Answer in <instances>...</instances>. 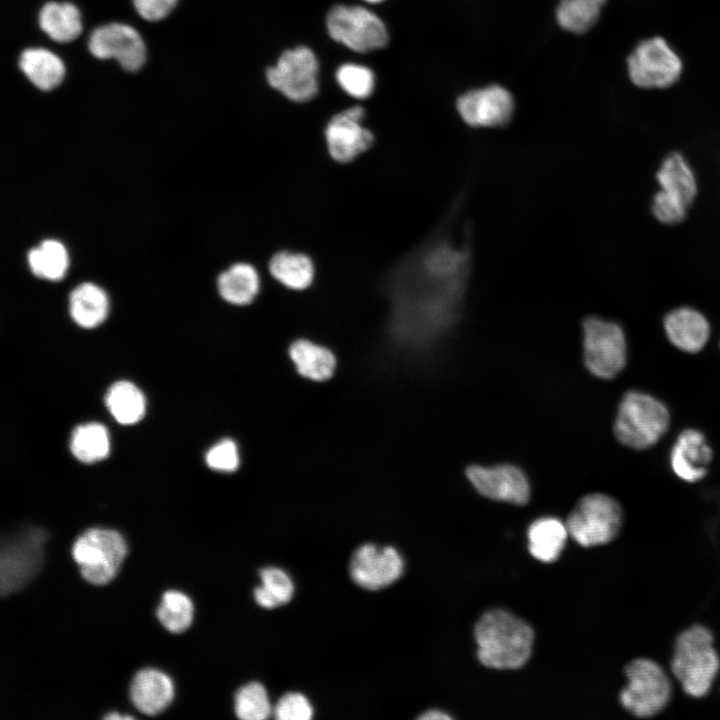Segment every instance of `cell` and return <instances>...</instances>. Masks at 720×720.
<instances>
[{"label": "cell", "mask_w": 720, "mask_h": 720, "mask_svg": "<svg viewBox=\"0 0 720 720\" xmlns=\"http://www.w3.org/2000/svg\"><path fill=\"white\" fill-rule=\"evenodd\" d=\"M461 193L433 232L404 256L388 277L395 327L436 339L460 320L473 267L471 225Z\"/></svg>", "instance_id": "1"}, {"label": "cell", "mask_w": 720, "mask_h": 720, "mask_svg": "<svg viewBox=\"0 0 720 720\" xmlns=\"http://www.w3.org/2000/svg\"><path fill=\"white\" fill-rule=\"evenodd\" d=\"M477 656L493 669H517L532 652L534 633L529 624L505 610L486 612L475 627Z\"/></svg>", "instance_id": "2"}, {"label": "cell", "mask_w": 720, "mask_h": 720, "mask_svg": "<svg viewBox=\"0 0 720 720\" xmlns=\"http://www.w3.org/2000/svg\"><path fill=\"white\" fill-rule=\"evenodd\" d=\"M711 630L695 624L681 632L674 644L671 670L684 692L694 698L708 694L720 669Z\"/></svg>", "instance_id": "3"}, {"label": "cell", "mask_w": 720, "mask_h": 720, "mask_svg": "<svg viewBox=\"0 0 720 720\" xmlns=\"http://www.w3.org/2000/svg\"><path fill=\"white\" fill-rule=\"evenodd\" d=\"M670 422V411L664 402L649 393L630 390L619 402L613 432L622 445L646 450L666 435Z\"/></svg>", "instance_id": "4"}, {"label": "cell", "mask_w": 720, "mask_h": 720, "mask_svg": "<svg viewBox=\"0 0 720 720\" xmlns=\"http://www.w3.org/2000/svg\"><path fill=\"white\" fill-rule=\"evenodd\" d=\"M627 685L619 700L626 711L638 718H648L662 712L672 696L668 674L655 661L636 658L624 669Z\"/></svg>", "instance_id": "5"}, {"label": "cell", "mask_w": 720, "mask_h": 720, "mask_svg": "<svg viewBox=\"0 0 720 720\" xmlns=\"http://www.w3.org/2000/svg\"><path fill=\"white\" fill-rule=\"evenodd\" d=\"M623 521V509L615 498L603 493H590L571 510L566 526L569 536L578 544L593 547L614 540Z\"/></svg>", "instance_id": "6"}, {"label": "cell", "mask_w": 720, "mask_h": 720, "mask_svg": "<svg viewBox=\"0 0 720 720\" xmlns=\"http://www.w3.org/2000/svg\"><path fill=\"white\" fill-rule=\"evenodd\" d=\"M583 359L588 371L609 380L625 368L627 341L622 326L612 320L590 315L582 321Z\"/></svg>", "instance_id": "7"}, {"label": "cell", "mask_w": 720, "mask_h": 720, "mask_svg": "<svg viewBox=\"0 0 720 720\" xmlns=\"http://www.w3.org/2000/svg\"><path fill=\"white\" fill-rule=\"evenodd\" d=\"M127 554L124 538L115 530L91 528L74 542L72 556L80 567L83 578L89 583H109Z\"/></svg>", "instance_id": "8"}, {"label": "cell", "mask_w": 720, "mask_h": 720, "mask_svg": "<svg viewBox=\"0 0 720 720\" xmlns=\"http://www.w3.org/2000/svg\"><path fill=\"white\" fill-rule=\"evenodd\" d=\"M683 70L681 58L668 42L658 36L641 40L627 57L631 82L644 89H665L674 85Z\"/></svg>", "instance_id": "9"}, {"label": "cell", "mask_w": 720, "mask_h": 720, "mask_svg": "<svg viewBox=\"0 0 720 720\" xmlns=\"http://www.w3.org/2000/svg\"><path fill=\"white\" fill-rule=\"evenodd\" d=\"M326 25L333 40L355 52L382 49L389 41L384 22L361 6H334L327 15Z\"/></svg>", "instance_id": "10"}, {"label": "cell", "mask_w": 720, "mask_h": 720, "mask_svg": "<svg viewBox=\"0 0 720 720\" xmlns=\"http://www.w3.org/2000/svg\"><path fill=\"white\" fill-rule=\"evenodd\" d=\"M318 60L311 49L298 46L285 50L276 64L267 68L268 84L287 99L304 103L318 93Z\"/></svg>", "instance_id": "11"}, {"label": "cell", "mask_w": 720, "mask_h": 720, "mask_svg": "<svg viewBox=\"0 0 720 720\" xmlns=\"http://www.w3.org/2000/svg\"><path fill=\"white\" fill-rule=\"evenodd\" d=\"M365 110L359 105L333 115L324 129L327 151L340 164L351 163L374 144V134L363 125Z\"/></svg>", "instance_id": "12"}, {"label": "cell", "mask_w": 720, "mask_h": 720, "mask_svg": "<svg viewBox=\"0 0 720 720\" xmlns=\"http://www.w3.org/2000/svg\"><path fill=\"white\" fill-rule=\"evenodd\" d=\"M456 109L463 122L473 128H497L510 122L514 113L511 93L499 85H490L462 94Z\"/></svg>", "instance_id": "13"}, {"label": "cell", "mask_w": 720, "mask_h": 720, "mask_svg": "<svg viewBox=\"0 0 720 720\" xmlns=\"http://www.w3.org/2000/svg\"><path fill=\"white\" fill-rule=\"evenodd\" d=\"M403 569V559L395 548L378 547L370 543L354 551L349 565L354 583L371 591L394 583L402 575Z\"/></svg>", "instance_id": "14"}, {"label": "cell", "mask_w": 720, "mask_h": 720, "mask_svg": "<svg viewBox=\"0 0 720 720\" xmlns=\"http://www.w3.org/2000/svg\"><path fill=\"white\" fill-rule=\"evenodd\" d=\"M45 534L31 529L4 544L1 553V592L9 594L25 584L38 570Z\"/></svg>", "instance_id": "15"}, {"label": "cell", "mask_w": 720, "mask_h": 720, "mask_svg": "<svg viewBox=\"0 0 720 720\" xmlns=\"http://www.w3.org/2000/svg\"><path fill=\"white\" fill-rule=\"evenodd\" d=\"M88 46L96 58H114L126 71H137L145 62L144 42L140 34L126 24L111 23L94 29Z\"/></svg>", "instance_id": "16"}, {"label": "cell", "mask_w": 720, "mask_h": 720, "mask_svg": "<svg viewBox=\"0 0 720 720\" xmlns=\"http://www.w3.org/2000/svg\"><path fill=\"white\" fill-rule=\"evenodd\" d=\"M466 476L474 488L487 498L516 505L526 504L529 500V481L517 466L471 465L466 469Z\"/></svg>", "instance_id": "17"}, {"label": "cell", "mask_w": 720, "mask_h": 720, "mask_svg": "<svg viewBox=\"0 0 720 720\" xmlns=\"http://www.w3.org/2000/svg\"><path fill=\"white\" fill-rule=\"evenodd\" d=\"M712 460V447L705 434L696 428L681 431L669 454L672 472L687 483H695L705 478Z\"/></svg>", "instance_id": "18"}, {"label": "cell", "mask_w": 720, "mask_h": 720, "mask_svg": "<svg viewBox=\"0 0 720 720\" xmlns=\"http://www.w3.org/2000/svg\"><path fill=\"white\" fill-rule=\"evenodd\" d=\"M663 328L669 342L685 353H698L708 343L711 327L708 319L698 310L682 306L669 311L663 319Z\"/></svg>", "instance_id": "19"}, {"label": "cell", "mask_w": 720, "mask_h": 720, "mask_svg": "<svg viewBox=\"0 0 720 720\" xmlns=\"http://www.w3.org/2000/svg\"><path fill=\"white\" fill-rule=\"evenodd\" d=\"M130 696L140 712L149 716L156 715L171 703L174 696L173 683L159 670L144 669L133 678Z\"/></svg>", "instance_id": "20"}, {"label": "cell", "mask_w": 720, "mask_h": 720, "mask_svg": "<svg viewBox=\"0 0 720 720\" xmlns=\"http://www.w3.org/2000/svg\"><path fill=\"white\" fill-rule=\"evenodd\" d=\"M217 291L227 303L247 306L258 296L261 277L257 268L249 262H236L217 277Z\"/></svg>", "instance_id": "21"}, {"label": "cell", "mask_w": 720, "mask_h": 720, "mask_svg": "<svg viewBox=\"0 0 720 720\" xmlns=\"http://www.w3.org/2000/svg\"><path fill=\"white\" fill-rule=\"evenodd\" d=\"M268 271L274 280L293 291L308 289L315 278V266L311 257L290 250L274 253L268 262Z\"/></svg>", "instance_id": "22"}, {"label": "cell", "mask_w": 720, "mask_h": 720, "mask_svg": "<svg viewBox=\"0 0 720 720\" xmlns=\"http://www.w3.org/2000/svg\"><path fill=\"white\" fill-rule=\"evenodd\" d=\"M68 311L73 322L81 328L93 329L101 325L109 312V301L102 288L84 282L70 293Z\"/></svg>", "instance_id": "23"}, {"label": "cell", "mask_w": 720, "mask_h": 720, "mask_svg": "<svg viewBox=\"0 0 720 720\" xmlns=\"http://www.w3.org/2000/svg\"><path fill=\"white\" fill-rule=\"evenodd\" d=\"M104 404L111 417L124 426L139 423L147 409L145 394L129 380L113 382L106 390Z\"/></svg>", "instance_id": "24"}, {"label": "cell", "mask_w": 720, "mask_h": 720, "mask_svg": "<svg viewBox=\"0 0 720 720\" xmlns=\"http://www.w3.org/2000/svg\"><path fill=\"white\" fill-rule=\"evenodd\" d=\"M289 357L298 374L314 382L328 380L336 368L333 352L308 339L295 340L289 347Z\"/></svg>", "instance_id": "25"}, {"label": "cell", "mask_w": 720, "mask_h": 720, "mask_svg": "<svg viewBox=\"0 0 720 720\" xmlns=\"http://www.w3.org/2000/svg\"><path fill=\"white\" fill-rule=\"evenodd\" d=\"M660 190L674 196L687 206L697 194V181L693 169L679 152L668 154L656 173Z\"/></svg>", "instance_id": "26"}, {"label": "cell", "mask_w": 720, "mask_h": 720, "mask_svg": "<svg viewBox=\"0 0 720 720\" xmlns=\"http://www.w3.org/2000/svg\"><path fill=\"white\" fill-rule=\"evenodd\" d=\"M69 450L77 461L84 464L103 461L111 452L108 429L97 421L78 424L70 434Z\"/></svg>", "instance_id": "27"}, {"label": "cell", "mask_w": 720, "mask_h": 720, "mask_svg": "<svg viewBox=\"0 0 720 720\" xmlns=\"http://www.w3.org/2000/svg\"><path fill=\"white\" fill-rule=\"evenodd\" d=\"M568 536L566 523L559 519H537L528 529L529 551L534 558L542 562H553L560 556Z\"/></svg>", "instance_id": "28"}, {"label": "cell", "mask_w": 720, "mask_h": 720, "mask_svg": "<svg viewBox=\"0 0 720 720\" xmlns=\"http://www.w3.org/2000/svg\"><path fill=\"white\" fill-rule=\"evenodd\" d=\"M19 66L27 78L39 89L49 91L63 80L65 67L62 60L43 48H29L21 53Z\"/></svg>", "instance_id": "29"}, {"label": "cell", "mask_w": 720, "mask_h": 720, "mask_svg": "<svg viewBox=\"0 0 720 720\" xmlns=\"http://www.w3.org/2000/svg\"><path fill=\"white\" fill-rule=\"evenodd\" d=\"M41 29L54 41L67 43L76 39L82 31L78 8L71 3H46L39 14Z\"/></svg>", "instance_id": "30"}, {"label": "cell", "mask_w": 720, "mask_h": 720, "mask_svg": "<svg viewBox=\"0 0 720 720\" xmlns=\"http://www.w3.org/2000/svg\"><path fill=\"white\" fill-rule=\"evenodd\" d=\"M31 272L43 279L58 281L67 271L69 259L64 245L57 240H44L27 254Z\"/></svg>", "instance_id": "31"}, {"label": "cell", "mask_w": 720, "mask_h": 720, "mask_svg": "<svg viewBox=\"0 0 720 720\" xmlns=\"http://www.w3.org/2000/svg\"><path fill=\"white\" fill-rule=\"evenodd\" d=\"M607 0H559L556 8L558 25L571 33L583 34L598 21Z\"/></svg>", "instance_id": "32"}, {"label": "cell", "mask_w": 720, "mask_h": 720, "mask_svg": "<svg viewBox=\"0 0 720 720\" xmlns=\"http://www.w3.org/2000/svg\"><path fill=\"white\" fill-rule=\"evenodd\" d=\"M261 583L253 591L256 603L265 609H273L288 603L294 594L290 576L281 568L266 567L260 571Z\"/></svg>", "instance_id": "33"}, {"label": "cell", "mask_w": 720, "mask_h": 720, "mask_svg": "<svg viewBox=\"0 0 720 720\" xmlns=\"http://www.w3.org/2000/svg\"><path fill=\"white\" fill-rule=\"evenodd\" d=\"M193 604L184 593L170 590L163 594L157 609L160 623L170 632L185 631L193 620Z\"/></svg>", "instance_id": "34"}, {"label": "cell", "mask_w": 720, "mask_h": 720, "mask_svg": "<svg viewBox=\"0 0 720 720\" xmlns=\"http://www.w3.org/2000/svg\"><path fill=\"white\" fill-rule=\"evenodd\" d=\"M234 711L243 720H264L273 713L266 688L259 682H249L238 689Z\"/></svg>", "instance_id": "35"}, {"label": "cell", "mask_w": 720, "mask_h": 720, "mask_svg": "<svg viewBox=\"0 0 720 720\" xmlns=\"http://www.w3.org/2000/svg\"><path fill=\"white\" fill-rule=\"evenodd\" d=\"M336 80L340 87L351 97L368 98L375 87V76L366 66L347 63L336 71Z\"/></svg>", "instance_id": "36"}, {"label": "cell", "mask_w": 720, "mask_h": 720, "mask_svg": "<svg viewBox=\"0 0 720 720\" xmlns=\"http://www.w3.org/2000/svg\"><path fill=\"white\" fill-rule=\"evenodd\" d=\"M207 467L216 472L231 473L240 465V454L236 442L223 438L210 446L204 455Z\"/></svg>", "instance_id": "37"}, {"label": "cell", "mask_w": 720, "mask_h": 720, "mask_svg": "<svg viewBox=\"0 0 720 720\" xmlns=\"http://www.w3.org/2000/svg\"><path fill=\"white\" fill-rule=\"evenodd\" d=\"M688 208L685 203L662 190L656 192L651 202L653 216L668 225L682 222L687 216Z\"/></svg>", "instance_id": "38"}, {"label": "cell", "mask_w": 720, "mask_h": 720, "mask_svg": "<svg viewBox=\"0 0 720 720\" xmlns=\"http://www.w3.org/2000/svg\"><path fill=\"white\" fill-rule=\"evenodd\" d=\"M273 714L279 720H309L313 716V708L305 695L288 692L277 701Z\"/></svg>", "instance_id": "39"}, {"label": "cell", "mask_w": 720, "mask_h": 720, "mask_svg": "<svg viewBox=\"0 0 720 720\" xmlns=\"http://www.w3.org/2000/svg\"><path fill=\"white\" fill-rule=\"evenodd\" d=\"M178 0H133L138 14L147 21H159L174 9Z\"/></svg>", "instance_id": "40"}, {"label": "cell", "mask_w": 720, "mask_h": 720, "mask_svg": "<svg viewBox=\"0 0 720 720\" xmlns=\"http://www.w3.org/2000/svg\"><path fill=\"white\" fill-rule=\"evenodd\" d=\"M452 717L444 711L431 709L419 716L421 720H450Z\"/></svg>", "instance_id": "41"}, {"label": "cell", "mask_w": 720, "mask_h": 720, "mask_svg": "<svg viewBox=\"0 0 720 720\" xmlns=\"http://www.w3.org/2000/svg\"><path fill=\"white\" fill-rule=\"evenodd\" d=\"M105 718H106V719H112V720H113V719H116V718H117V719H131L132 717L127 716V715L123 716V715H121V714H112V713H111V714L107 715Z\"/></svg>", "instance_id": "42"}, {"label": "cell", "mask_w": 720, "mask_h": 720, "mask_svg": "<svg viewBox=\"0 0 720 720\" xmlns=\"http://www.w3.org/2000/svg\"><path fill=\"white\" fill-rule=\"evenodd\" d=\"M364 1H366V2H368V3L376 4V3H380V2H382V1H384V0H364Z\"/></svg>", "instance_id": "43"}]
</instances>
